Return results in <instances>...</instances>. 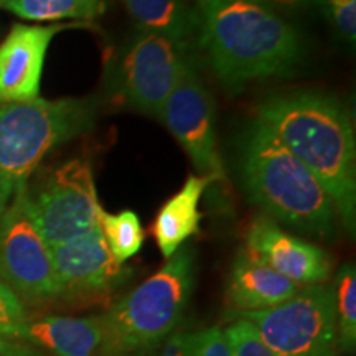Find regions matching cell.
<instances>
[{"instance_id":"cell-1","label":"cell","mask_w":356,"mask_h":356,"mask_svg":"<svg viewBox=\"0 0 356 356\" xmlns=\"http://www.w3.org/2000/svg\"><path fill=\"white\" fill-rule=\"evenodd\" d=\"M256 121L300 160L330 195L341 225L356 221V139L348 111L335 97L293 92L267 99Z\"/></svg>"},{"instance_id":"cell-2","label":"cell","mask_w":356,"mask_h":356,"mask_svg":"<svg viewBox=\"0 0 356 356\" xmlns=\"http://www.w3.org/2000/svg\"><path fill=\"white\" fill-rule=\"evenodd\" d=\"M193 12L198 42L229 92L289 76L300 63L299 35L257 0H197Z\"/></svg>"},{"instance_id":"cell-3","label":"cell","mask_w":356,"mask_h":356,"mask_svg":"<svg viewBox=\"0 0 356 356\" xmlns=\"http://www.w3.org/2000/svg\"><path fill=\"white\" fill-rule=\"evenodd\" d=\"M241 172L249 200L275 221L318 239L335 238L340 220L330 195L259 121L244 137Z\"/></svg>"},{"instance_id":"cell-4","label":"cell","mask_w":356,"mask_h":356,"mask_svg":"<svg viewBox=\"0 0 356 356\" xmlns=\"http://www.w3.org/2000/svg\"><path fill=\"white\" fill-rule=\"evenodd\" d=\"M96 118L92 99L0 102V215L29 186L44 155L91 131Z\"/></svg>"},{"instance_id":"cell-5","label":"cell","mask_w":356,"mask_h":356,"mask_svg":"<svg viewBox=\"0 0 356 356\" xmlns=\"http://www.w3.org/2000/svg\"><path fill=\"white\" fill-rule=\"evenodd\" d=\"M195 251L181 246L154 275L121 297L104 315L102 356H131L155 348L175 332L188 305Z\"/></svg>"},{"instance_id":"cell-6","label":"cell","mask_w":356,"mask_h":356,"mask_svg":"<svg viewBox=\"0 0 356 356\" xmlns=\"http://www.w3.org/2000/svg\"><path fill=\"white\" fill-rule=\"evenodd\" d=\"M234 317L248 320L274 356H337L332 284L302 287L282 304Z\"/></svg>"},{"instance_id":"cell-7","label":"cell","mask_w":356,"mask_h":356,"mask_svg":"<svg viewBox=\"0 0 356 356\" xmlns=\"http://www.w3.org/2000/svg\"><path fill=\"white\" fill-rule=\"evenodd\" d=\"M25 203L38 233L50 248L96 228L102 210L92 168L81 157L58 165L35 190L26 186Z\"/></svg>"},{"instance_id":"cell-8","label":"cell","mask_w":356,"mask_h":356,"mask_svg":"<svg viewBox=\"0 0 356 356\" xmlns=\"http://www.w3.org/2000/svg\"><path fill=\"white\" fill-rule=\"evenodd\" d=\"M0 280L30 304L58 300L51 248L29 215L25 190L0 215Z\"/></svg>"},{"instance_id":"cell-9","label":"cell","mask_w":356,"mask_h":356,"mask_svg":"<svg viewBox=\"0 0 356 356\" xmlns=\"http://www.w3.org/2000/svg\"><path fill=\"white\" fill-rule=\"evenodd\" d=\"M188 48L154 32L132 38L115 68L119 95L134 109L160 118L167 97L191 65Z\"/></svg>"},{"instance_id":"cell-10","label":"cell","mask_w":356,"mask_h":356,"mask_svg":"<svg viewBox=\"0 0 356 356\" xmlns=\"http://www.w3.org/2000/svg\"><path fill=\"white\" fill-rule=\"evenodd\" d=\"M58 300L91 305L109 299L132 277V269L111 254L99 226L51 248Z\"/></svg>"},{"instance_id":"cell-11","label":"cell","mask_w":356,"mask_h":356,"mask_svg":"<svg viewBox=\"0 0 356 356\" xmlns=\"http://www.w3.org/2000/svg\"><path fill=\"white\" fill-rule=\"evenodd\" d=\"M160 118L185 149L200 175L225 180L215 129V101L188 66L163 104Z\"/></svg>"},{"instance_id":"cell-12","label":"cell","mask_w":356,"mask_h":356,"mask_svg":"<svg viewBox=\"0 0 356 356\" xmlns=\"http://www.w3.org/2000/svg\"><path fill=\"white\" fill-rule=\"evenodd\" d=\"M244 252L299 287L327 284L333 273V259L325 249L286 233L270 218L252 221Z\"/></svg>"},{"instance_id":"cell-13","label":"cell","mask_w":356,"mask_h":356,"mask_svg":"<svg viewBox=\"0 0 356 356\" xmlns=\"http://www.w3.org/2000/svg\"><path fill=\"white\" fill-rule=\"evenodd\" d=\"M78 26L88 24L13 25L0 43V102L37 99L44 56L53 37L61 30Z\"/></svg>"},{"instance_id":"cell-14","label":"cell","mask_w":356,"mask_h":356,"mask_svg":"<svg viewBox=\"0 0 356 356\" xmlns=\"http://www.w3.org/2000/svg\"><path fill=\"white\" fill-rule=\"evenodd\" d=\"M300 289L243 251L231 266L226 302L233 314L264 310L289 300Z\"/></svg>"},{"instance_id":"cell-15","label":"cell","mask_w":356,"mask_h":356,"mask_svg":"<svg viewBox=\"0 0 356 356\" xmlns=\"http://www.w3.org/2000/svg\"><path fill=\"white\" fill-rule=\"evenodd\" d=\"M19 341L38 346L55 356H96L102 345L101 317L47 315L29 318Z\"/></svg>"},{"instance_id":"cell-16","label":"cell","mask_w":356,"mask_h":356,"mask_svg":"<svg viewBox=\"0 0 356 356\" xmlns=\"http://www.w3.org/2000/svg\"><path fill=\"white\" fill-rule=\"evenodd\" d=\"M211 180L204 175H188L185 185L170 200L162 204L155 216L152 234L155 243L168 259L190 239L198 233L203 213L198 210L200 200Z\"/></svg>"},{"instance_id":"cell-17","label":"cell","mask_w":356,"mask_h":356,"mask_svg":"<svg viewBox=\"0 0 356 356\" xmlns=\"http://www.w3.org/2000/svg\"><path fill=\"white\" fill-rule=\"evenodd\" d=\"M127 12L145 32L165 35L190 47L197 32L195 12L185 0H122Z\"/></svg>"},{"instance_id":"cell-18","label":"cell","mask_w":356,"mask_h":356,"mask_svg":"<svg viewBox=\"0 0 356 356\" xmlns=\"http://www.w3.org/2000/svg\"><path fill=\"white\" fill-rule=\"evenodd\" d=\"M6 8L17 17L33 22L65 19L92 20L106 8L104 0H8Z\"/></svg>"},{"instance_id":"cell-19","label":"cell","mask_w":356,"mask_h":356,"mask_svg":"<svg viewBox=\"0 0 356 356\" xmlns=\"http://www.w3.org/2000/svg\"><path fill=\"white\" fill-rule=\"evenodd\" d=\"M104 241L111 254L121 264L131 259L142 249L144 244V229L139 216L134 211H121L118 215L101 210L97 220Z\"/></svg>"},{"instance_id":"cell-20","label":"cell","mask_w":356,"mask_h":356,"mask_svg":"<svg viewBox=\"0 0 356 356\" xmlns=\"http://www.w3.org/2000/svg\"><path fill=\"white\" fill-rule=\"evenodd\" d=\"M333 287L338 350L351 353L356 346V270L353 264L338 269Z\"/></svg>"},{"instance_id":"cell-21","label":"cell","mask_w":356,"mask_h":356,"mask_svg":"<svg viewBox=\"0 0 356 356\" xmlns=\"http://www.w3.org/2000/svg\"><path fill=\"white\" fill-rule=\"evenodd\" d=\"M26 320L29 315L25 312L24 302L0 280V340L19 341Z\"/></svg>"},{"instance_id":"cell-22","label":"cell","mask_w":356,"mask_h":356,"mask_svg":"<svg viewBox=\"0 0 356 356\" xmlns=\"http://www.w3.org/2000/svg\"><path fill=\"white\" fill-rule=\"evenodd\" d=\"M222 332L233 356H274L273 351L262 343L256 328L248 320L236 318Z\"/></svg>"},{"instance_id":"cell-23","label":"cell","mask_w":356,"mask_h":356,"mask_svg":"<svg viewBox=\"0 0 356 356\" xmlns=\"http://www.w3.org/2000/svg\"><path fill=\"white\" fill-rule=\"evenodd\" d=\"M337 30L346 42L356 40V0H325Z\"/></svg>"},{"instance_id":"cell-24","label":"cell","mask_w":356,"mask_h":356,"mask_svg":"<svg viewBox=\"0 0 356 356\" xmlns=\"http://www.w3.org/2000/svg\"><path fill=\"white\" fill-rule=\"evenodd\" d=\"M195 356H233L225 332L220 327H211L207 328V330L197 332Z\"/></svg>"},{"instance_id":"cell-25","label":"cell","mask_w":356,"mask_h":356,"mask_svg":"<svg viewBox=\"0 0 356 356\" xmlns=\"http://www.w3.org/2000/svg\"><path fill=\"white\" fill-rule=\"evenodd\" d=\"M197 332H172L162 341L157 356H195Z\"/></svg>"},{"instance_id":"cell-26","label":"cell","mask_w":356,"mask_h":356,"mask_svg":"<svg viewBox=\"0 0 356 356\" xmlns=\"http://www.w3.org/2000/svg\"><path fill=\"white\" fill-rule=\"evenodd\" d=\"M262 6L269 7L270 10H296V8L309 7L318 3L320 0H257Z\"/></svg>"},{"instance_id":"cell-27","label":"cell","mask_w":356,"mask_h":356,"mask_svg":"<svg viewBox=\"0 0 356 356\" xmlns=\"http://www.w3.org/2000/svg\"><path fill=\"white\" fill-rule=\"evenodd\" d=\"M0 356H40V353L24 343L0 340Z\"/></svg>"},{"instance_id":"cell-28","label":"cell","mask_w":356,"mask_h":356,"mask_svg":"<svg viewBox=\"0 0 356 356\" xmlns=\"http://www.w3.org/2000/svg\"><path fill=\"white\" fill-rule=\"evenodd\" d=\"M7 2H8V0H0V8L6 7V6H7Z\"/></svg>"}]
</instances>
